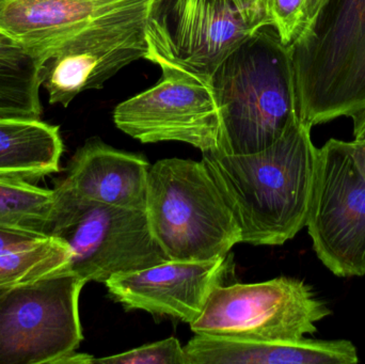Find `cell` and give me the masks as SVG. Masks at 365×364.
Listing matches in <instances>:
<instances>
[{"mask_svg": "<svg viewBox=\"0 0 365 364\" xmlns=\"http://www.w3.org/2000/svg\"><path fill=\"white\" fill-rule=\"evenodd\" d=\"M311 128L299 120L257 153H202L240 227L242 243L283 245L306 227L319 160Z\"/></svg>", "mask_w": 365, "mask_h": 364, "instance_id": "obj_1", "label": "cell"}, {"mask_svg": "<svg viewBox=\"0 0 365 364\" xmlns=\"http://www.w3.org/2000/svg\"><path fill=\"white\" fill-rule=\"evenodd\" d=\"M210 85L225 153L262 151L300 120L291 51L274 26L257 28L238 45L216 68Z\"/></svg>", "mask_w": 365, "mask_h": 364, "instance_id": "obj_2", "label": "cell"}, {"mask_svg": "<svg viewBox=\"0 0 365 364\" xmlns=\"http://www.w3.org/2000/svg\"><path fill=\"white\" fill-rule=\"evenodd\" d=\"M289 46L300 121L365 110V0H324Z\"/></svg>", "mask_w": 365, "mask_h": 364, "instance_id": "obj_3", "label": "cell"}, {"mask_svg": "<svg viewBox=\"0 0 365 364\" xmlns=\"http://www.w3.org/2000/svg\"><path fill=\"white\" fill-rule=\"evenodd\" d=\"M150 228L169 260L227 256L242 232L203 162L165 158L150 167Z\"/></svg>", "mask_w": 365, "mask_h": 364, "instance_id": "obj_4", "label": "cell"}, {"mask_svg": "<svg viewBox=\"0 0 365 364\" xmlns=\"http://www.w3.org/2000/svg\"><path fill=\"white\" fill-rule=\"evenodd\" d=\"M51 236L71 250L68 271L86 282H105L169 260L154 239L147 212L81 200L55 187Z\"/></svg>", "mask_w": 365, "mask_h": 364, "instance_id": "obj_5", "label": "cell"}, {"mask_svg": "<svg viewBox=\"0 0 365 364\" xmlns=\"http://www.w3.org/2000/svg\"><path fill=\"white\" fill-rule=\"evenodd\" d=\"M68 269L11 288L0 298V364H68L83 341L79 297Z\"/></svg>", "mask_w": 365, "mask_h": 364, "instance_id": "obj_6", "label": "cell"}, {"mask_svg": "<svg viewBox=\"0 0 365 364\" xmlns=\"http://www.w3.org/2000/svg\"><path fill=\"white\" fill-rule=\"evenodd\" d=\"M331 310L304 280L279 277L261 284L215 286L195 335L252 341H299L317 331Z\"/></svg>", "mask_w": 365, "mask_h": 364, "instance_id": "obj_7", "label": "cell"}, {"mask_svg": "<svg viewBox=\"0 0 365 364\" xmlns=\"http://www.w3.org/2000/svg\"><path fill=\"white\" fill-rule=\"evenodd\" d=\"M262 26L222 0H151L147 60L210 81L221 62Z\"/></svg>", "mask_w": 365, "mask_h": 364, "instance_id": "obj_8", "label": "cell"}, {"mask_svg": "<svg viewBox=\"0 0 365 364\" xmlns=\"http://www.w3.org/2000/svg\"><path fill=\"white\" fill-rule=\"evenodd\" d=\"M307 228L321 262L338 277L365 276V180L346 141L319 149Z\"/></svg>", "mask_w": 365, "mask_h": 364, "instance_id": "obj_9", "label": "cell"}, {"mask_svg": "<svg viewBox=\"0 0 365 364\" xmlns=\"http://www.w3.org/2000/svg\"><path fill=\"white\" fill-rule=\"evenodd\" d=\"M150 2L102 17L43 56L41 80L51 104L68 107L81 92L100 89L128 64L147 59Z\"/></svg>", "mask_w": 365, "mask_h": 364, "instance_id": "obj_10", "label": "cell"}, {"mask_svg": "<svg viewBox=\"0 0 365 364\" xmlns=\"http://www.w3.org/2000/svg\"><path fill=\"white\" fill-rule=\"evenodd\" d=\"M153 87L115 107L113 121L143 143L179 141L206 152H223L220 111L210 81L162 66Z\"/></svg>", "mask_w": 365, "mask_h": 364, "instance_id": "obj_11", "label": "cell"}, {"mask_svg": "<svg viewBox=\"0 0 365 364\" xmlns=\"http://www.w3.org/2000/svg\"><path fill=\"white\" fill-rule=\"evenodd\" d=\"M227 265V256L167 260L113 276L105 284L109 295L128 310L171 316L190 325L201 316L215 286L222 284Z\"/></svg>", "mask_w": 365, "mask_h": 364, "instance_id": "obj_12", "label": "cell"}, {"mask_svg": "<svg viewBox=\"0 0 365 364\" xmlns=\"http://www.w3.org/2000/svg\"><path fill=\"white\" fill-rule=\"evenodd\" d=\"M150 167L143 156L90 139L77 150L66 179L56 187L81 200L145 209Z\"/></svg>", "mask_w": 365, "mask_h": 364, "instance_id": "obj_13", "label": "cell"}, {"mask_svg": "<svg viewBox=\"0 0 365 364\" xmlns=\"http://www.w3.org/2000/svg\"><path fill=\"white\" fill-rule=\"evenodd\" d=\"M143 0H4L0 29L40 58L94 21Z\"/></svg>", "mask_w": 365, "mask_h": 364, "instance_id": "obj_14", "label": "cell"}, {"mask_svg": "<svg viewBox=\"0 0 365 364\" xmlns=\"http://www.w3.org/2000/svg\"><path fill=\"white\" fill-rule=\"evenodd\" d=\"M186 364H355L349 340L252 341L195 335L184 346Z\"/></svg>", "mask_w": 365, "mask_h": 364, "instance_id": "obj_15", "label": "cell"}, {"mask_svg": "<svg viewBox=\"0 0 365 364\" xmlns=\"http://www.w3.org/2000/svg\"><path fill=\"white\" fill-rule=\"evenodd\" d=\"M59 126L31 118L0 117V177L36 184L59 172Z\"/></svg>", "mask_w": 365, "mask_h": 364, "instance_id": "obj_16", "label": "cell"}, {"mask_svg": "<svg viewBox=\"0 0 365 364\" xmlns=\"http://www.w3.org/2000/svg\"><path fill=\"white\" fill-rule=\"evenodd\" d=\"M56 205L55 189L0 177V229L51 236Z\"/></svg>", "mask_w": 365, "mask_h": 364, "instance_id": "obj_17", "label": "cell"}, {"mask_svg": "<svg viewBox=\"0 0 365 364\" xmlns=\"http://www.w3.org/2000/svg\"><path fill=\"white\" fill-rule=\"evenodd\" d=\"M71 250L61 239L48 236L28 247L0 252V286L29 284L68 269Z\"/></svg>", "mask_w": 365, "mask_h": 364, "instance_id": "obj_18", "label": "cell"}, {"mask_svg": "<svg viewBox=\"0 0 365 364\" xmlns=\"http://www.w3.org/2000/svg\"><path fill=\"white\" fill-rule=\"evenodd\" d=\"M40 59L19 66L0 63V117L41 119Z\"/></svg>", "mask_w": 365, "mask_h": 364, "instance_id": "obj_19", "label": "cell"}, {"mask_svg": "<svg viewBox=\"0 0 365 364\" xmlns=\"http://www.w3.org/2000/svg\"><path fill=\"white\" fill-rule=\"evenodd\" d=\"M92 363L102 364H186L184 348L175 338L140 346L135 350L93 359Z\"/></svg>", "mask_w": 365, "mask_h": 364, "instance_id": "obj_20", "label": "cell"}, {"mask_svg": "<svg viewBox=\"0 0 365 364\" xmlns=\"http://www.w3.org/2000/svg\"><path fill=\"white\" fill-rule=\"evenodd\" d=\"M306 0H269L272 26L284 44L291 45L302 30Z\"/></svg>", "mask_w": 365, "mask_h": 364, "instance_id": "obj_21", "label": "cell"}, {"mask_svg": "<svg viewBox=\"0 0 365 364\" xmlns=\"http://www.w3.org/2000/svg\"><path fill=\"white\" fill-rule=\"evenodd\" d=\"M36 59L40 58L30 53L12 36L0 29V63L19 66Z\"/></svg>", "mask_w": 365, "mask_h": 364, "instance_id": "obj_22", "label": "cell"}, {"mask_svg": "<svg viewBox=\"0 0 365 364\" xmlns=\"http://www.w3.org/2000/svg\"><path fill=\"white\" fill-rule=\"evenodd\" d=\"M232 9L244 15L247 19L259 21L263 25H272L269 0H222Z\"/></svg>", "mask_w": 365, "mask_h": 364, "instance_id": "obj_23", "label": "cell"}, {"mask_svg": "<svg viewBox=\"0 0 365 364\" xmlns=\"http://www.w3.org/2000/svg\"><path fill=\"white\" fill-rule=\"evenodd\" d=\"M351 119L354 120V140L347 142V147L365 180V110Z\"/></svg>", "mask_w": 365, "mask_h": 364, "instance_id": "obj_24", "label": "cell"}, {"mask_svg": "<svg viewBox=\"0 0 365 364\" xmlns=\"http://www.w3.org/2000/svg\"><path fill=\"white\" fill-rule=\"evenodd\" d=\"M48 237V236H47ZM44 237L30 233L16 232V231L0 229V252L16 248L28 247Z\"/></svg>", "mask_w": 365, "mask_h": 364, "instance_id": "obj_25", "label": "cell"}, {"mask_svg": "<svg viewBox=\"0 0 365 364\" xmlns=\"http://www.w3.org/2000/svg\"><path fill=\"white\" fill-rule=\"evenodd\" d=\"M324 0H306L304 9V16H302V30L310 23L311 19L317 14L319 6L323 4ZM300 30V32H302Z\"/></svg>", "mask_w": 365, "mask_h": 364, "instance_id": "obj_26", "label": "cell"}, {"mask_svg": "<svg viewBox=\"0 0 365 364\" xmlns=\"http://www.w3.org/2000/svg\"><path fill=\"white\" fill-rule=\"evenodd\" d=\"M11 288H13V286H0V298H1Z\"/></svg>", "mask_w": 365, "mask_h": 364, "instance_id": "obj_27", "label": "cell"}, {"mask_svg": "<svg viewBox=\"0 0 365 364\" xmlns=\"http://www.w3.org/2000/svg\"><path fill=\"white\" fill-rule=\"evenodd\" d=\"M4 0H0V4H1L2 2H4Z\"/></svg>", "mask_w": 365, "mask_h": 364, "instance_id": "obj_28", "label": "cell"}]
</instances>
